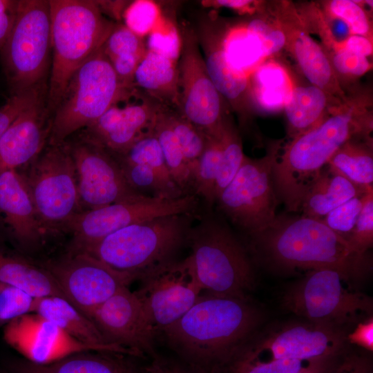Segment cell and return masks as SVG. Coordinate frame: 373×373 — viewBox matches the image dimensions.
Masks as SVG:
<instances>
[{
    "instance_id": "23",
    "label": "cell",
    "mask_w": 373,
    "mask_h": 373,
    "mask_svg": "<svg viewBox=\"0 0 373 373\" xmlns=\"http://www.w3.org/2000/svg\"><path fill=\"white\" fill-rule=\"evenodd\" d=\"M0 233L22 249L36 247L48 233L17 170L0 173Z\"/></svg>"
},
{
    "instance_id": "24",
    "label": "cell",
    "mask_w": 373,
    "mask_h": 373,
    "mask_svg": "<svg viewBox=\"0 0 373 373\" xmlns=\"http://www.w3.org/2000/svg\"><path fill=\"white\" fill-rule=\"evenodd\" d=\"M44 97L24 110L1 137L0 173L26 167L48 144L52 116Z\"/></svg>"
},
{
    "instance_id": "53",
    "label": "cell",
    "mask_w": 373,
    "mask_h": 373,
    "mask_svg": "<svg viewBox=\"0 0 373 373\" xmlns=\"http://www.w3.org/2000/svg\"><path fill=\"white\" fill-rule=\"evenodd\" d=\"M343 45L346 49L367 58L372 55V39L365 37L350 35L343 40Z\"/></svg>"
},
{
    "instance_id": "38",
    "label": "cell",
    "mask_w": 373,
    "mask_h": 373,
    "mask_svg": "<svg viewBox=\"0 0 373 373\" xmlns=\"http://www.w3.org/2000/svg\"><path fill=\"white\" fill-rule=\"evenodd\" d=\"M220 140L222 160L214 191L215 202L234 178L245 156L241 137L231 118L227 122Z\"/></svg>"
},
{
    "instance_id": "21",
    "label": "cell",
    "mask_w": 373,
    "mask_h": 373,
    "mask_svg": "<svg viewBox=\"0 0 373 373\" xmlns=\"http://www.w3.org/2000/svg\"><path fill=\"white\" fill-rule=\"evenodd\" d=\"M91 320L106 341L157 358L154 347L155 335L134 291L124 287L102 304Z\"/></svg>"
},
{
    "instance_id": "35",
    "label": "cell",
    "mask_w": 373,
    "mask_h": 373,
    "mask_svg": "<svg viewBox=\"0 0 373 373\" xmlns=\"http://www.w3.org/2000/svg\"><path fill=\"white\" fill-rule=\"evenodd\" d=\"M222 160L220 138L207 135L204 151L195 175L194 193L203 207L212 209L215 204L214 191Z\"/></svg>"
},
{
    "instance_id": "16",
    "label": "cell",
    "mask_w": 373,
    "mask_h": 373,
    "mask_svg": "<svg viewBox=\"0 0 373 373\" xmlns=\"http://www.w3.org/2000/svg\"><path fill=\"white\" fill-rule=\"evenodd\" d=\"M43 265L65 298L90 319L95 311L118 290L138 280L135 274L116 270L84 252H69Z\"/></svg>"
},
{
    "instance_id": "6",
    "label": "cell",
    "mask_w": 373,
    "mask_h": 373,
    "mask_svg": "<svg viewBox=\"0 0 373 373\" xmlns=\"http://www.w3.org/2000/svg\"><path fill=\"white\" fill-rule=\"evenodd\" d=\"M197 215H169L129 225L107 236L84 253L116 270L135 274L139 279L147 271L174 260L178 249L186 244Z\"/></svg>"
},
{
    "instance_id": "54",
    "label": "cell",
    "mask_w": 373,
    "mask_h": 373,
    "mask_svg": "<svg viewBox=\"0 0 373 373\" xmlns=\"http://www.w3.org/2000/svg\"><path fill=\"white\" fill-rule=\"evenodd\" d=\"M154 361L157 363L162 373H191L189 368H186L179 364L166 362L157 358Z\"/></svg>"
},
{
    "instance_id": "22",
    "label": "cell",
    "mask_w": 373,
    "mask_h": 373,
    "mask_svg": "<svg viewBox=\"0 0 373 373\" xmlns=\"http://www.w3.org/2000/svg\"><path fill=\"white\" fill-rule=\"evenodd\" d=\"M160 106L145 95L141 102L123 107L113 105L79 136L113 155H121L151 128Z\"/></svg>"
},
{
    "instance_id": "45",
    "label": "cell",
    "mask_w": 373,
    "mask_h": 373,
    "mask_svg": "<svg viewBox=\"0 0 373 373\" xmlns=\"http://www.w3.org/2000/svg\"><path fill=\"white\" fill-rule=\"evenodd\" d=\"M157 16L158 10L153 2L134 1L124 11V25L142 37L153 30Z\"/></svg>"
},
{
    "instance_id": "5",
    "label": "cell",
    "mask_w": 373,
    "mask_h": 373,
    "mask_svg": "<svg viewBox=\"0 0 373 373\" xmlns=\"http://www.w3.org/2000/svg\"><path fill=\"white\" fill-rule=\"evenodd\" d=\"M48 1L53 55L46 104L53 113L73 75L102 48L116 23L95 1Z\"/></svg>"
},
{
    "instance_id": "44",
    "label": "cell",
    "mask_w": 373,
    "mask_h": 373,
    "mask_svg": "<svg viewBox=\"0 0 373 373\" xmlns=\"http://www.w3.org/2000/svg\"><path fill=\"white\" fill-rule=\"evenodd\" d=\"M35 299L23 290L0 282V325L32 313Z\"/></svg>"
},
{
    "instance_id": "32",
    "label": "cell",
    "mask_w": 373,
    "mask_h": 373,
    "mask_svg": "<svg viewBox=\"0 0 373 373\" xmlns=\"http://www.w3.org/2000/svg\"><path fill=\"white\" fill-rule=\"evenodd\" d=\"M344 352L320 360H273L264 362L229 354L207 373H316L312 370L334 361Z\"/></svg>"
},
{
    "instance_id": "3",
    "label": "cell",
    "mask_w": 373,
    "mask_h": 373,
    "mask_svg": "<svg viewBox=\"0 0 373 373\" xmlns=\"http://www.w3.org/2000/svg\"><path fill=\"white\" fill-rule=\"evenodd\" d=\"M366 126L364 106L356 98H348L314 127L283 146L273 167V180L277 198L289 212L300 211L305 195L331 157L347 141L363 137Z\"/></svg>"
},
{
    "instance_id": "46",
    "label": "cell",
    "mask_w": 373,
    "mask_h": 373,
    "mask_svg": "<svg viewBox=\"0 0 373 373\" xmlns=\"http://www.w3.org/2000/svg\"><path fill=\"white\" fill-rule=\"evenodd\" d=\"M41 86L24 92L12 94L0 106V139L12 122L27 108L45 95Z\"/></svg>"
},
{
    "instance_id": "17",
    "label": "cell",
    "mask_w": 373,
    "mask_h": 373,
    "mask_svg": "<svg viewBox=\"0 0 373 373\" xmlns=\"http://www.w3.org/2000/svg\"><path fill=\"white\" fill-rule=\"evenodd\" d=\"M73 160L84 211L149 197L133 189L115 157L81 136L64 142Z\"/></svg>"
},
{
    "instance_id": "2",
    "label": "cell",
    "mask_w": 373,
    "mask_h": 373,
    "mask_svg": "<svg viewBox=\"0 0 373 373\" xmlns=\"http://www.w3.org/2000/svg\"><path fill=\"white\" fill-rule=\"evenodd\" d=\"M263 320L249 298L206 294L162 332L189 368L207 372L257 330Z\"/></svg>"
},
{
    "instance_id": "50",
    "label": "cell",
    "mask_w": 373,
    "mask_h": 373,
    "mask_svg": "<svg viewBox=\"0 0 373 373\" xmlns=\"http://www.w3.org/2000/svg\"><path fill=\"white\" fill-rule=\"evenodd\" d=\"M347 340L350 345H355L367 352L373 350V320L372 317L356 325L347 334Z\"/></svg>"
},
{
    "instance_id": "9",
    "label": "cell",
    "mask_w": 373,
    "mask_h": 373,
    "mask_svg": "<svg viewBox=\"0 0 373 373\" xmlns=\"http://www.w3.org/2000/svg\"><path fill=\"white\" fill-rule=\"evenodd\" d=\"M283 140L269 142L260 158L245 156L231 182L216 198V211L245 236L246 240L269 227L276 219L277 198L273 167Z\"/></svg>"
},
{
    "instance_id": "11",
    "label": "cell",
    "mask_w": 373,
    "mask_h": 373,
    "mask_svg": "<svg viewBox=\"0 0 373 373\" xmlns=\"http://www.w3.org/2000/svg\"><path fill=\"white\" fill-rule=\"evenodd\" d=\"M18 171L48 233L65 231L70 220L83 211L75 166L64 143L48 144L32 162Z\"/></svg>"
},
{
    "instance_id": "37",
    "label": "cell",
    "mask_w": 373,
    "mask_h": 373,
    "mask_svg": "<svg viewBox=\"0 0 373 373\" xmlns=\"http://www.w3.org/2000/svg\"><path fill=\"white\" fill-rule=\"evenodd\" d=\"M321 10L329 19L342 21L350 35L372 39V23L370 15L365 8L364 1L330 0L321 1Z\"/></svg>"
},
{
    "instance_id": "47",
    "label": "cell",
    "mask_w": 373,
    "mask_h": 373,
    "mask_svg": "<svg viewBox=\"0 0 373 373\" xmlns=\"http://www.w3.org/2000/svg\"><path fill=\"white\" fill-rule=\"evenodd\" d=\"M347 240L360 252L368 254L373 244V191L363 207Z\"/></svg>"
},
{
    "instance_id": "26",
    "label": "cell",
    "mask_w": 373,
    "mask_h": 373,
    "mask_svg": "<svg viewBox=\"0 0 373 373\" xmlns=\"http://www.w3.org/2000/svg\"><path fill=\"white\" fill-rule=\"evenodd\" d=\"M132 357L112 352H85L46 365L24 359L12 364L8 373H141L143 370Z\"/></svg>"
},
{
    "instance_id": "1",
    "label": "cell",
    "mask_w": 373,
    "mask_h": 373,
    "mask_svg": "<svg viewBox=\"0 0 373 373\" xmlns=\"http://www.w3.org/2000/svg\"><path fill=\"white\" fill-rule=\"evenodd\" d=\"M246 240L254 258L276 270L332 269L354 284L372 270L368 254L360 252L322 220L303 215H278Z\"/></svg>"
},
{
    "instance_id": "49",
    "label": "cell",
    "mask_w": 373,
    "mask_h": 373,
    "mask_svg": "<svg viewBox=\"0 0 373 373\" xmlns=\"http://www.w3.org/2000/svg\"><path fill=\"white\" fill-rule=\"evenodd\" d=\"M328 373H373L372 360L350 347Z\"/></svg>"
},
{
    "instance_id": "10",
    "label": "cell",
    "mask_w": 373,
    "mask_h": 373,
    "mask_svg": "<svg viewBox=\"0 0 373 373\" xmlns=\"http://www.w3.org/2000/svg\"><path fill=\"white\" fill-rule=\"evenodd\" d=\"M51 49L48 0H19L10 33L1 50L10 93L44 86Z\"/></svg>"
},
{
    "instance_id": "39",
    "label": "cell",
    "mask_w": 373,
    "mask_h": 373,
    "mask_svg": "<svg viewBox=\"0 0 373 373\" xmlns=\"http://www.w3.org/2000/svg\"><path fill=\"white\" fill-rule=\"evenodd\" d=\"M247 24V32L257 44L263 57L273 56L285 49L284 35L268 10L267 1Z\"/></svg>"
},
{
    "instance_id": "31",
    "label": "cell",
    "mask_w": 373,
    "mask_h": 373,
    "mask_svg": "<svg viewBox=\"0 0 373 373\" xmlns=\"http://www.w3.org/2000/svg\"><path fill=\"white\" fill-rule=\"evenodd\" d=\"M327 166L358 186H373L372 140L347 141L334 153Z\"/></svg>"
},
{
    "instance_id": "8",
    "label": "cell",
    "mask_w": 373,
    "mask_h": 373,
    "mask_svg": "<svg viewBox=\"0 0 373 373\" xmlns=\"http://www.w3.org/2000/svg\"><path fill=\"white\" fill-rule=\"evenodd\" d=\"M285 309L303 320L348 332L372 317V299L354 287L339 271L317 269L307 271L283 298Z\"/></svg>"
},
{
    "instance_id": "4",
    "label": "cell",
    "mask_w": 373,
    "mask_h": 373,
    "mask_svg": "<svg viewBox=\"0 0 373 373\" xmlns=\"http://www.w3.org/2000/svg\"><path fill=\"white\" fill-rule=\"evenodd\" d=\"M186 238L188 256L206 294L249 298L254 285L251 260L224 217L202 207Z\"/></svg>"
},
{
    "instance_id": "7",
    "label": "cell",
    "mask_w": 373,
    "mask_h": 373,
    "mask_svg": "<svg viewBox=\"0 0 373 373\" xmlns=\"http://www.w3.org/2000/svg\"><path fill=\"white\" fill-rule=\"evenodd\" d=\"M133 91L119 80L102 48L70 78L52 113L48 144H62L94 123L109 108L128 99Z\"/></svg>"
},
{
    "instance_id": "20",
    "label": "cell",
    "mask_w": 373,
    "mask_h": 373,
    "mask_svg": "<svg viewBox=\"0 0 373 373\" xmlns=\"http://www.w3.org/2000/svg\"><path fill=\"white\" fill-rule=\"evenodd\" d=\"M5 342L25 360L46 365L85 352H104L72 337L54 323L36 313L22 315L6 325Z\"/></svg>"
},
{
    "instance_id": "41",
    "label": "cell",
    "mask_w": 373,
    "mask_h": 373,
    "mask_svg": "<svg viewBox=\"0 0 373 373\" xmlns=\"http://www.w3.org/2000/svg\"><path fill=\"white\" fill-rule=\"evenodd\" d=\"M117 161L128 183L137 192L153 198H177L146 165Z\"/></svg>"
},
{
    "instance_id": "19",
    "label": "cell",
    "mask_w": 373,
    "mask_h": 373,
    "mask_svg": "<svg viewBox=\"0 0 373 373\" xmlns=\"http://www.w3.org/2000/svg\"><path fill=\"white\" fill-rule=\"evenodd\" d=\"M285 38V49L298 66L309 84L325 92L338 103L347 97L321 45L309 35L296 4L290 1L267 2Z\"/></svg>"
},
{
    "instance_id": "13",
    "label": "cell",
    "mask_w": 373,
    "mask_h": 373,
    "mask_svg": "<svg viewBox=\"0 0 373 373\" xmlns=\"http://www.w3.org/2000/svg\"><path fill=\"white\" fill-rule=\"evenodd\" d=\"M180 40L178 110L206 135L219 139L231 118L230 108L207 72L195 30L184 26Z\"/></svg>"
},
{
    "instance_id": "30",
    "label": "cell",
    "mask_w": 373,
    "mask_h": 373,
    "mask_svg": "<svg viewBox=\"0 0 373 373\" xmlns=\"http://www.w3.org/2000/svg\"><path fill=\"white\" fill-rule=\"evenodd\" d=\"M373 186L363 188L326 166L305 195L300 207L303 216L323 219L332 210Z\"/></svg>"
},
{
    "instance_id": "43",
    "label": "cell",
    "mask_w": 373,
    "mask_h": 373,
    "mask_svg": "<svg viewBox=\"0 0 373 373\" xmlns=\"http://www.w3.org/2000/svg\"><path fill=\"white\" fill-rule=\"evenodd\" d=\"M102 50L109 60L126 55L143 58L147 52L142 37L124 24H115L104 42Z\"/></svg>"
},
{
    "instance_id": "14",
    "label": "cell",
    "mask_w": 373,
    "mask_h": 373,
    "mask_svg": "<svg viewBox=\"0 0 373 373\" xmlns=\"http://www.w3.org/2000/svg\"><path fill=\"white\" fill-rule=\"evenodd\" d=\"M202 207L198 195L178 198L146 197L112 204L76 215L65 231L72 234L69 252H84L111 233L151 218L182 213L197 215Z\"/></svg>"
},
{
    "instance_id": "33",
    "label": "cell",
    "mask_w": 373,
    "mask_h": 373,
    "mask_svg": "<svg viewBox=\"0 0 373 373\" xmlns=\"http://www.w3.org/2000/svg\"><path fill=\"white\" fill-rule=\"evenodd\" d=\"M152 130L160 144L166 166L175 184L184 195L195 194L194 178L178 140L168 122L162 105L157 113Z\"/></svg>"
},
{
    "instance_id": "40",
    "label": "cell",
    "mask_w": 373,
    "mask_h": 373,
    "mask_svg": "<svg viewBox=\"0 0 373 373\" xmlns=\"http://www.w3.org/2000/svg\"><path fill=\"white\" fill-rule=\"evenodd\" d=\"M326 55L345 90L348 84H352L372 68L369 58L346 49L343 45V41L338 48Z\"/></svg>"
},
{
    "instance_id": "15",
    "label": "cell",
    "mask_w": 373,
    "mask_h": 373,
    "mask_svg": "<svg viewBox=\"0 0 373 373\" xmlns=\"http://www.w3.org/2000/svg\"><path fill=\"white\" fill-rule=\"evenodd\" d=\"M134 291L155 337L177 322L203 291L188 257L158 265L144 273Z\"/></svg>"
},
{
    "instance_id": "25",
    "label": "cell",
    "mask_w": 373,
    "mask_h": 373,
    "mask_svg": "<svg viewBox=\"0 0 373 373\" xmlns=\"http://www.w3.org/2000/svg\"><path fill=\"white\" fill-rule=\"evenodd\" d=\"M32 312L82 343L97 347L106 352L141 357L131 350L108 343L90 318L62 297L50 296L35 298Z\"/></svg>"
},
{
    "instance_id": "29",
    "label": "cell",
    "mask_w": 373,
    "mask_h": 373,
    "mask_svg": "<svg viewBox=\"0 0 373 373\" xmlns=\"http://www.w3.org/2000/svg\"><path fill=\"white\" fill-rule=\"evenodd\" d=\"M0 282L17 287L35 298L50 296L65 298L44 265L39 266L2 245H0Z\"/></svg>"
},
{
    "instance_id": "18",
    "label": "cell",
    "mask_w": 373,
    "mask_h": 373,
    "mask_svg": "<svg viewBox=\"0 0 373 373\" xmlns=\"http://www.w3.org/2000/svg\"><path fill=\"white\" fill-rule=\"evenodd\" d=\"M207 72L230 109L245 126L255 112L251 84L245 71L236 67L226 50L229 28L218 16L204 13L194 29Z\"/></svg>"
},
{
    "instance_id": "55",
    "label": "cell",
    "mask_w": 373,
    "mask_h": 373,
    "mask_svg": "<svg viewBox=\"0 0 373 373\" xmlns=\"http://www.w3.org/2000/svg\"><path fill=\"white\" fill-rule=\"evenodd\" d=\"M141 373H162L157 363L153 361L152 365L143 370Z\"/></svg>"
},
{
    "instance_id": "28",
    "label": "cell",
    "mask_w": 373,
    "mask_h": 373,
    "mask_svg": "<svg viewBox=\"0 0 373 373\" xmlns=\"http://www.w3.org/2000/svg\"><path fill=\"white\" fill-rule=\"evenodd\" d=\"M341 104L314 85L294 83L284 106L288 137L291 140L312 128Z\"/></svg>"
},
{
    "instance_id": "56",
    "label": "cell",
    "mask_w": 373,
    "mask_h": 373,
    "mask_svg": "<svg viewBox=\"0 0 373 373\" xmlns=\"http://www.w3.org/2000/svg\"><path fill=\"white\" fill-rule=\"evenodd\" d=\"M191 373H204V372H200V371H197V370H192L191 368H189Z\"/></svg>"
},
{
    "instance_id": "52",
    "label": "cell",
    "mask_w": 373,
    "mask_h": 373,
    "mask_svg": "<svg viewBox=\"0 0 373 373\" xmlns=\"http://www.w3.org/2000/svg\"><path fill=\"white\" fill-rule=\"evenodd\" d=\"M265 1L251 0H216L204 1L208 6L225 7L242 13H256L264 5Z\"/></svg>"
},
{
    "instance_id": "51",
    "label": "cell",
    "mask_w": 373,
    "mask_h": 373,
    "mask_svg": "<svg viewBox=\"0 0 373 373\" xmlns=\"http://www.w3.org/2000/svg\"><path fill=\"white\" fill-rule=\"evenodd\" d=\"M18 1L0 0V52L12 30Z\"/></svg>"
},
{
    "instance_id": "48",
    "label": "cell",
    "mask_w": 373,
    "mask_h": 373,
    "mask_svg": "<svg viewBox=\"0 0 373 373\" xmlns=\"http://www.w3.org/2000/svg\"><path fill=\"white\" fill-rule=\"evenodd\" d=\"M146 48L178 61L181 48L180 37L175 28H170L168 32H164L152 30L149 35Z\"/></svg>"
},
{
    "instance_id": "27",
    "label": "cell",
    "mask_w": 373,
    "mask_h": 373,
    "mask_svg": "<svg viewBox=\"0 0 373 373\" xmlns=\"http://www.w3.org/2000/svg\"><path fill=\"white\" fill-rule=\"evenodd\" d=\"M133 85L160 104L179 108L178 61L147 50L135 70Z\"/></svg>"
},
{
    "instance_id": "42",
    "label": "cell",
    "mask_w": 373,
    "mask_h": 373,
    "mask_svg": "<svg viewBox=\"0 0 373 373\" xmlns=\"http://www.w3.org/2000/svg\"><path fill=\"white\" fill-rule=\"evenodd\" d=\"M373 189L358 195L329 212L323 222L332 230L347 240L358 218L365 202Z\"/></svg>"
},
{
    "instance_id": "34",
    "label": "cell",
    "mask_w": 373,
    "mask_h": 373,
    "mask_svg": "<svg viewBox=\"0 0 373 373\" xmlns=\"http://www.w3.org/2000/svg\"><path fill=\"white\" fill-rule=\"evenodd\" d=\"M113 156L119 161L146 165L154 171L175 198L184 196L171 176L152 126L124 153Z\"/></svg>"
},
{
    "instance_id": "36",
    "label": "cell",
    "mask_w": 373,
    "mask_h": 373,
    "mask_svg": "<svg viewBox=\"0 0 373 373\" xmlns=\"http://www.w3.org/2000/svg\"><path fill=\"white\" fill-rule=\"evenodd\" d=\"M164 111L178 140L195 182V172L205 146L207 135L186 119L177 108L164 106Z\"/></svg>"
},
{
    "instance_id": "12",
    "label": "cell",
    "mask_w": 373,
    "mask_h": 373,
    "mask_svg": "<svg viewBox=\"0 0 373 373\" xmlns=\"http://www.w3.org/2000/svg\"><path fill=\"white\" fill-rule=\"evenodd\" d=\"M347 335L339 328L305 320L290 321L259 327L229 354L262 362L320 360L345 352L350 346Z\"/></svg>"
}]
</instances>
